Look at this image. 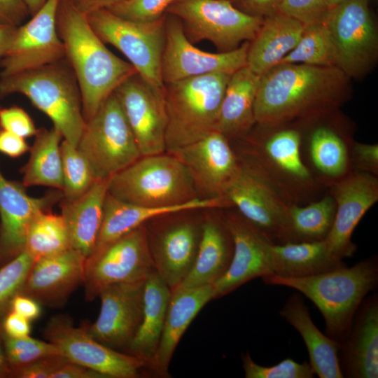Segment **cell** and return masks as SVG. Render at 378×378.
Returning <instances> with one entry per match:
<instances>
[{"mask_svg": "<svg viewBox=\"0 0 378 378\" xmlns=\"http://www.w3.org/2000/svg\"><path fill=\"white\" fill-rule=\"evenodd\" d=\"M249 41L224 52L211 53L193 46L185 35L181 21L166 13L165 43L162 57L164 85L213 73L232 74L246 66Z\"/></svg>", "mask_w": 378, "mask_h": 378, "instance_id": "obj_14", "label": "cell"}, {"mask_svg": "<svg viewBox=\"0 0 378 378\" xmlns=\"http://www.w3.org/2000/svg\"><path fill=\"white\" fill-rule=\"evenodd\" d=\"M41 304L34 299L22 294L17 295L11 304V311L29 321L38 318L41 314Z\"/></svg>", "mask_w": 378, "mask_h": 378, "instance_id": "obj_53", "label": "cell"}, {"mask_svg": "<svg viewBox=\"0 0 378 378\" xmlns=\"http://www.w3.org/2000/svg\"><path fill=\"white\" fill-rule=\"evenodd\" d=\"M11 368L7 361L0 335V378H10Z\"/></svg>", "mask_w": 378, "mask_h": 378, "instance_id": "obj_57", "label": "cell"}, {"mask_svg": "<svg viewBox=\"0 0 378 378\" xmlns=\"http://www.w3.org/2000/svg\"><path fill=\"white\" fill-rule=\"evenodd\" d=\"M175 1V0H174Z\"/></svg>", "mask_w": 378, "mask_h": 378, "instance_id": "obj_60", "label": "cell"}, {"mask_svg": "<svg viewBox=\"0 0 378 378\" xmlns=\"http://www.w3.org/2000/svg\"><path fill=\"white\" fill-rule=\"evenodd\" d=\"M34 262L24 250L0 267V325L11 311L12 302L20 293Z\"/></svg>", "mask_w": 378, "mask_h": 378, "instance_id": "obj_41", "label": "cell"}, {"mask_svg": "<svg viewBox=\"0 0 378 378\" xmlns=\"http://www.w3.org/2000/svg\"><path fill=\"white\" fill-rule=\"evenodd\" d=\"M328 189L335 201L336 212L325 241L331 254L343 260L356 252L357 246L351 239L353 232L363 216L378 201V177L352 170Z\"/></svg>", "mask_w": 378, "mask_h": 378, "instance_id": "obj_21", "label": "cell"}, {"mask_svg": "<svg viewBox=\"0 0 378 378\" xmlns=\"http://www.w3.org/2000/svg\"><path fill=\"white\" fill-rule=\"evenodd\" d=\"M246 378H313L315 372L307 361L297 363L286 358L270 367L255 363L247 352L242 355Z\"/></svg>", "mask_w": 378, "mask_h": 378, "instance_id": "obj_43", "label": "cell"}, {"mask_svg": "<svg viewBox=\"0 0 378 378\" xmlns=\"http://www.w3.org/2000/svg\"><path fill=\"white\" fill-rule=\"evenodd\" d=\"M108 193L125 202L152 207L173 206L198 198L186 168L167 152L141 156L114 174Z\"/></svg>", "mask_w": 378, "mask_h": 378, "instance_id": "obj_7", "label": "cell"}, {"mask_svg": "<svg viewBox=\"0 0 378 378\" xmlns=\"http://www.w3.org/2000/svg\"><path fill=\"white\" fill-rule=\"evenodd\" d=\"M221 217L232 236L234 252L229 269L213 284L215 299L257 277L272 274L273 244L267 237L237 210L228 211Z\"/></svg>", "mask_w": 378, "mask_h": 378, "instance_id": "obj_22", "label": "cell"}, {"mask_svg": "<svg viewBox=\"0 0 378 378\" xmlns=\"http://www.w3.org/2000/svg\"><path fill=\"white\" fill-rule=\"evenodd\" d=\"M260 81L247 66L230 76L216 125L230 141L244 136L256 124L253 108Z\"/></svg>", "mask_w": 378, "mask_h": 378, "instance_id": "obj_33", "label": "cell"}, {"mask_svg": "<svg viewBox=\"0 0 378 378\" xmlns=\"http://www.w3.org/2000/svg\"><path fill=\"white\" fill-rule=\"evenodd\" d=\"M258 125V124H257ZM293 124L258 125L260 131L234 150L239 162L253 172L288 204L304 205L317 200L326 188L303 162L301 132Z\"/></svg>", "mask_w": 378, "mask_h": 378, "instance_id": "obj_3", "label": "cell"}, {"mask_svg": "<svg viewBox=\"0 0 378 378\" xmlns=\"http://www.w3.org/2000/svg\"><path fill=\"white\" fill-rule=\"evenodd\" d=\"M64 200L76 199L84 194L97 181L91 166L77 148L63 139L60 145Z\"/></svg>", "mask_w": 378, "mask_h": 378, "instance_id": "obj_40", "label": "cell"}, {"mask_svg": "<svg viewBox=\"0 0 378 378\" xmlns=\"http://www.w3.org/2000/svg\"><path fill=\"white\" fill-rule=\"evenodd\" d=\"M241 11L254 17L265 18L279 13L283 0H230Z\"/></svg>", "mask_w": 378, "mask_h": 378, "instance_id": "obj_49", "label": "cell"}, {"mask_svg": "<svg viewBox=\"0 0 378 378\" xmlns=\"http://www.w3.org/2000/svg\"><path fill=\"white\" fill-rule=\"evenodd\" d=\"M167 153L185 166L197 193L204 198L224 196L241 169L230 140L217 130Z\"/></svg>", "mask_w": 378, "mask_h": 378, "instance_id": "obj_19", "label": "cell"}, {"mask_svg": "<svg viewBox=\"0 0 378 378\" xmlns=\"http://www.w3.org/2000/svg\"><path fill=\"white\" fill-rule=\"evenodd\" d=\"M145 281L108 285L99 292L101 309L97 320L84 326L100 343L117 351H126L143 317Z\"/></svg>", "mask_w": 378, "mask_h": 378, "instance_id": "obj_20", "label": "cell"}, {"mask_svg": "<svg viewBox=\"0 0 378 378\" xmlns=\"http://www.w3.org/2000/svg\"><path fill=\"white\" fill-rule=\"evenodd\" d=\"M345 375L378 377V298L365 297L357 309L349 332L340 345Z\"/></svg>", "mask_w": 378, "mask_h": 378, "instance_id": "obj_28", "label": "cell"}, {"mask_svg": "<svg viewBox=\"0 0 378 378\" xmlns=\"http://www.w3.org/2000/svg\"><path fill=\"white\" fill-rule=\"evenodd\" d=\"M109 178L97 180L84 194L61 204V216L67 227L71 247L86 258L96 246L101 228Z\"/></svg>", "mask_w": 378, "mask_h": 378, "instance_id": "obj_31", "label": "cell"}, {"mask_svg": "<svg viewBox=\"0 0 378 378\" xmlns=\"http://www.w3.org/2000/svg\"><path fill=\"white\" fill-rule=\"evenodd\" d=\"M30 149L25 138L0 129V153L11 158L22 155Z\"/></svg>", "mask_w": 378, "mask_h": 378, "instance_id": "obj_52", "label": "cell"}, {"mask_svg": "<svg viewBox=\"0 0 378 378\" xmlns=\"http://www.w3.org/2000/svg\"><path fill=\"white\" fill-rule=\"evenodd\" d=\"M293 63L338 67L335 46L324 22L305 26L296 46L279 64Z\"/></svg>", "mask_w": 378, "mask_h": 378, "instance_id": "obj_39", "label": "cell"}, {"mask_svg": "<svg viewBox=\"0 0 378 378\" xmlns=\"http://www.w3.org/2000/svg\"><path fill=\"white\" fill-rule=\"evenodd\" d=\"M335 212V201L328 192L307 204L289 205L288 216L295 243L326 239L332 227Z\"/></svg>", "mask_w": 378, "mask_h": 378, "instance_id": "obj_37", "label": "cell"}, {"mask_svg": "<svg viewBox=\"0 0 378 378\" xmlns=\"http://www.w3.org/2000/svg\"><path fill=\"white\" fill-rule=\"evenodd\" d=\"M69 360L62 354L47 356L11 370L12 378H51Z\"/></svg>", "mask_w": 378, "mask_h": 378, "instance_id": "obj_47", "label": "cell"}, {"mask_svg": "<svg viewBox=\"0 0 378 378\" xmlns=\"http://www.w3.org/2000/svg\"><path fill=\"white\" fill-rule=\"evenodd\" d=\"M142 156L166 152L167 115L164 92L149 85L137 73L113 92Z\"/></svg>", "mask_w": 378, "mask_h": 378, "instance_id": "obj_18", "label": "cell"}, {"mask_svg": "<svg viewBox=\"0 0 378 378\" xmlns=\"http://www.w3.org/2000/svg\"><path fill=\"white\" fill-rule=\"evenodd\" d=\"M30 321L10 311L0 325V332L10 337H23L31 332Z\"/></svg>", "mask_w": 378, "mask_h": 378, "instance_id": "obj_51", "label": "cell"}, {"mask_svg": "<svg viewBox=\"0 0 378 378\" xmlns=\"http://www.w3.org/2000/svg\"><path fill=\"white\" fill-rule=\"evenodd\" d=\"M62 195L31 197L23 184L8 180L0 170V267L24 250L27 231L36 214L47 210Z\"/></svg>", "mask_w": 378, "mask_h": 378, "instance_id": "obj_24", "label": "cell"}, {"mask_svg": "<svg viewBox=\"0 0 378 378\" xmlns=\"http://www.w3.org/2000/svg\"><path fill=\"white\" fill-rule=\"evenodd\" d=\"M59 0H47L25 23L16 29L12 42L0 60V77L37 69L65 59L57 30Z\"/></svg>", "mask_w": 378, "mask_h": 378, "instance_id": "obj_15", "label": "cell"}, {"mask_svg": "<svg viewBox=\"0 0 378 378\" xmlns=\"http://www.w3.org/2000/svg\"><path fill=\"white\" fill-rule=\"evenodd\" d=\"M51 378H106L101 373L68 360Z\"/></svg>", "mask_w": 378, "mask_h": 378, "instance_id": "obj_54", "label": "cell"}, {"mask_svg": "<svg viewBox=\"0 0 378 378\" xmlns=\"http://www.w3.org/2000/svg\"><path fill=\"white\" fill-rule=\"evenodd\" d=\"M224 196L273 244L295 243L288 216L289 205L241 164L239 174Z\"/></svg>", "mask_w": 378, "mask_h": 378, "instance_id": "obj_17", "label": "cell"}, {"mask_svg": "<svg viewBox=\"0 0 378 378\" xmlns=\"http://www.w3.org/2000/svg\"><path fill=\"white\" fill-rule=\"evenodd\" d=\"M352 170H357L378 177V145L354 141L350 152Z\"/></svg>", "mask_w": 378, "mask_h": 378, "instance_id": "obj_48", "label": "cell"}, {"mask_svg": "<svg viewBox=\"0 0 378 378\" xmlns=\"http://www.w3.org/2000/svg\"><path fill=\"white\" fill-rule=\"evenodd\" d=\"M329 9L327 0H283L279 13L307 26L323 23Z\"/></svg>", "mask_w": 378, "mask_h": 378, "instance_id": "obj_45", "label": "cell"}, {"mask_svg": "<svg viewBox=\"0 0 378 378\" xmlns=\"http://www.w3.org/2000/svg\"><path fill=\"white\" fill-rule=\"evenodd\" d=\"M279 314L300 334L315 374L320 378L344 377L339 356L340 345L317 328L298 294L286 300Z\"/></svg>", "mask_w": 378, "mask_h": 378, "instance_id": "obj_32", "label": "cell"}, {"mask_svg": "<svg viewBox=\"0 0 378 378\" xmlns=\"http://www.w3.org/2000/svg\"><path fill=\"white\" fill-rule=\"evenodd\" d=\"M353 139L326 124L314 127L301 136L303 162L316 180L328 188L351 171L350 152Z\"/></svg>", "mask_w": 378, "mask_h": 378, "instance_id": "obj_26", "label": "cell"}, {"mask_svg": "<svg viewBox=\"0 0 378 378\" xmlns=\"http://www.w3.org/2000/svg\"><path fill=\"white\" fill-rule=\"evenodd\" d=\"M171 293L155 270L148 275L144 283L142 321L126 351L146 361L147 368L160 343Z\"/></svg>", "mask_w": 378, "mask_h": 378, "instance_id": "obj_34", "label": "cell"}, {"mask_svg": "<svg viewBox=\"0 0 378 378\" xmlns=\"http://www.w3.org/2000/svg\"><path fill=\"white\" fill-rule=\"evenodd\" d=\"M77 148L97 180L111 178L142 156L114 93L85 122Z\"/></svg>", "mask_w": 378, "mask_h": 378, "instance_id": "obj_9", "label": "cell"}, {"mask_svg": "<svg viewBox=\"0 0 378 378\" xmlns=\"http://www.w3.org/2000/svg\"><path fill=\"white\" fill-rule=\"evenodd\" d=\"M174 0H125L109 8L125 19L148 22L161 18Z\"/></svg>", "mask_w": 378, "mask_h": 378, "instance_id": "obj_44", "label": "cell"}, {"mask_svg": "<svg viewBox=\"0 0 378 378\" xmlns=\"http://www.w3.org/2000/svg\"><path fill=\"white\" fill-rule=\"evenodd\" d=\"M30 148V155L23 168L22 184L25 187L44 186L63 188L60 145L63 139L55 128H41Z\"/></svg>", "mask_w": 378, "mask_h": 378, "instance_id": "obj_36", "label": "cell"}, {"mask_svg": "<svg viewBox=\"0 0 378 378\" xmlns=\"http://www.w3.org/2000/svg\"><path fill=\"white\" fill-rule=\"evenodd\" d=\"M146 224L148 247L156 272L175 289L195 263L202 236V220L178 218Z\"/></svg>", "mask_w": 378, "mask_h": 378, "instance_id": "obj_16", "label": "cell"}, {"mask_svg": "<svg viewBox=\"0 0 378 378\" xmlns=\"http://www.w3.org/2000/svg\"><path fill=\"white\" fill-rule=\"evenodd\" d=\"M17 27L0 22V60L10 47Z\"/></svg>", "mask_w": 378, "mask_h": 378, "instance_id": "obj_56", "label": "cell"}, {"mask_svg": "<svg viewBox=\"0 0 378 378\" xmlns=\"http://www.w3.org/2000/svg\"><path fill=\"white\" fill-rule=\"evenodd\" d=\"M233 252L232 238L222 217L202 220V236L195 263L176 288L214 284L229 269Z\"/></svg>", "mask_w": 378, "mask_h": 378, "instance_id": "obj_30", "label": "cell"}, {"mask_svg": "<svg viewBox=\"0 0 378 378\" xmlns=\"http://www.w3.org/2000/svg\"><path fill=\"white\" fill-rule=\"evenodd\" d=\"M46 340L69 361L87 367L106 378H135L147 368L144 360L121 352L93 338L85 326L74 327L64 315L52 316L44 329Z\"/></svg>", "mask_w": 378, "mask_h": 378, "instance_id": "obj_13", "label": "cell"}, {"mask_svg": "<svg viewBox=\"0 0 378 378\" xmlns=\"http://www.w3.org/2000/svg\"><path fill=\"white\" fill-rule=\"evenodd\" d=\"M56 26L65 59L80 88L85 122L116 88L137 73L134 66L113 54L90 25L86 15L70 0H59Z\"/></svg>", "mask_w": 378, "mask_h": 378, "instance_id": "obj_2", "label": "cell"}, {"mask_svg": "<svg viewBox=\"0 0 378 378\" xmlns=\"http://www.w3.org/2000/svg\"><path fill=\"white\" fill-rule=\"evenodd\" d=\"M47 0H24L29 15H34L46 2Z\"/></svg>", "mask_w": 378, "mask_h": 378, "instance_id": "obj_58", "label": "cell"}, {"mask_svg": "<svg viewBox=\"0 0 378 378\" xmlns=\"http://www.w3.org/2000/svg\"><path fill=\"white\" fill-rule=\"evenodd\" d=\"M29 15L24 0H0V22L18 27Z\"/></svg>", "mask_w": 378, "mask_h": 378, "instance_id": "obj_50", "label": "cell"}, {"mask_svg": "<svg viewBox=\"0 0 378 378\" xmlns=\"http://www.w3.org/2000/svg\"><path fill=\"white\" fill-rule=\"evenodd\" d=\"M333 40L337 66L358 78L372 68L378 55V34L368 0H346L330 8L324 21Z\"/></svg>", "mask_w": 378, "mask_h": 378, "instance_id": "obj_11", "label": "cell"}, {"mask_svg": "<svg viewBox=\"0 0 378 378\" xmlns=\"http://www.w3.org/2000/svg\"><path fill=\"white\" fill-rule=\"evenodd\" d=\"M163 330L149 370L167 377L174 352L186 329L202 307L215 299L213 284L171 290Z\"/></svg>", "mask_w": 378, "mask_h": 378, "instance_id": "obj_27", "label": "cell"}, {"mask_svg": "<svg viewBox=\"0 0 378 378\" xmlns=\"http://www.w3.org/2000/svg\"><path fill=\"white\" fill-rule=\"evenodd\" d=\"M166 13L181 21L190 43L207 40L220 52L234 50L242 41H251L263 21L241 11L230 0H175Z\"/></svg>", "mask_w": 378, "mask_h": 378, "instance_id": "obj_10", "label": "cell"}, {"mask_svg": "<svg viewBox=\"0 0 378 378\" xmlns=\"http://www.w3.org/2000/svg\"><path fill=\"white\" fill-rule=\"evenodd\" d=\"M92 29L106 44L120 50L137 74L153 88L163 92L162 57L165 43L166 13L148 22L121 18L108 9L86 15Z\"/></svg>", "mask_w": 378, "mask_h": 378, "instance_id": "obj_8", "label": "cell"}, {"mask_svg": "<svg viewBox=\"0 0 378 378\" xmlns=\"http://www.w3.org/2000/svg\"><path fill=\"white\" fill-rule=\"evenodd\" d=\"M344 1H346V0H327V2H328V6L330 7L333 6H335L338 4H340Z\"/></svg>", "mask_w": 378, "mask_h": 378, "instance_id": "obj_59", "label": "cell"}, {"mask_svg": "<svg viewBox=\"0 0 378 378\" xmlns=\"http://www.w3.org/2000/svg\"><path fill=\"white\" fill-rule=\"evenodd\" d=\"M7 361L13 369L41 358L61 354L55 345L31 337H10L0 332Z\"/></svg>", "mask_w": 378, "mask_h": 378, "instance_id": "obj_42", "label": "cell"}, {"mask_svg": "<svg viewBox=\"0 0 378 378\" xmlns=\"http://www.w3.org/2000/svg\"><path fill=\"white\" fill-rule=\"evenodd\" d=\"M155 270L144 223L86 258L85 299L94 300L108 285L145 281Z\"/></svg>", "mask_w": 378, "mask_h": 378, "instance_id": "obj_12", "label": "cell"}, {"mask_svg": "<svg viewBox=\"0 0 378 378\" xmlns=\"http://www.w3.org/2000/svg\"><path fill=\"white\" fill-rule=\"evenodd\" d=\"M345 266L342 260L331 254L325 239L272 247V274L280 277H307Z\"/></svg>", "mask_w": 378, "mask_h": 378, "instance_id": "obj_35", "label": "cell"}, {"mask_svg": "<svg viewBox=\"0 0 378 378\" xmlns=\"http://www.w3.org/2000/svg\"><path fill=\"white\" fill-rule=\"evenodd\" d=\"M267 285L293 288L309 298L322 314L326 335L342 344L360 304L378 282L377 258H369L351 267H340L303 278L274 274L262 277Z\"/></svg>", "mask_w": 378, "mask_h": 378, "instance_id": "obj_4", "label": "cell"}, {"mask_svg": "<svg viewBox=\"0 0 378 378\" xmlns=\"http://www.w3.org/2000/svg\"><path fill=\"white\" fill-rule=\"evenodd\" d=\"M86 258L71 248L35 260L20 294L52 307L66 302L85 278Z\"/></svg>", "mask_w": 378, "mask_h": 378, "instance_id": "obj_23", "label": "cell"}, {"mask_svg": "<svg viewBox=\"0 0 378 378\" xmlns=\"http://www.w3.org/2000/svg\"><path fill=\"white\" fill-rule=\"evenodd\" d=\"M349 79L337 66L278 64L260 77L253 108L255 123L299 124L333 113L349 98Z\"/></svg>", "mask_w": 378, "mask_h": 378, "instance_id": "obj_1", "label": "cell"}, {"mask_svg": "<svg viewBox=\"0 0 378 378\" xmlns=\"http://www.w3.org/2000/svg\"><path fill=\"white\" fill-rule=\"evenodd\" d=\"M71 248L69 232L61 215L46 210L36 214L29 225L24 246L34 261Z\"/></svg>", "mask_w": 378, "mask_h": 378, "instance_id": "obj_38", "label": "cell"}, {"mask_svg": "<svg viewBox=\"0 0 378 378\" xmlns=\"http://www.w3.org/2000/svg\"><path fill=\"white\" fill-rule=\"evenodd\" d=\"M232 206V203L225 196L198 197L176 206L152 207L125 202L107 193L104 204L102 225L92 254L102 251L132 230L159 216Z\"/></svg>", "mask_w": 378, "mask_h": 378, "instance_id": "obj_25", "label": "cell"}, {"mask_svg": "<svg viewBox=\"0 0 378 378\" xmlns=\"http://www.w3.org/2000/svg\"><path fill=\"white\" fill-rule=\"evenodd\" d=\"M17 93L49 117L63 139L77 147L85 120L78 83L66 59L1 76L0 97Z\"/></svg>", "mask_w": 378, "mask_h": 378, "instance_id": "obj_5", "label": "cell"}, {"mask_svg": "<svg viewBox=\"0 0 378 378\" xmlns=\"http://www.w3.org/2000/svg\"><path fill=\"white\" fill-rule=\"evenodd\" d=\"M304 27L300 21L281 13L263 18L255 37L249 41L246 66L262 76L296 46Z\"/></svg>", "mask_w": 378, "mask_h": 378, "instance_id": "obj_29", "label": "cell"}, {"mask_svg": "<svg viewBox=\"0 0 378 378\" xmlns=\"http://www.w3.org/2000/svg\"><path fill=\"white\" fill-rule=\"evenodd\" d=\"M0 129L23 138L35 136L38 132L29 114L22 108L0 106Z\"/></svg>", "mask_w": 378, "mask_h": 378, "instance_id": "obj_46", "label": "cell"}, {"mask_svg": "<svg viewBox=\"0 0 378 378\" xmlns=\"http://www.w3.org/2000/svg\"><path fill=\"white\" fill-rule=\"evenodd\" d=\"M124 1L125 0H70L73 6L85 15L100 9H108Z\"/></svg>", "mask_w": 378, "mask_h": 378, "instance_id": "obj_55", "label": "cell"}, {"mask_svg": "<svg viewBox=\"0 0 378 378\" xmlns=\"http://www.w3.org/2000/svg\"><path fill=\"white\" fill-rule=\"evenodd\" d=\"M230 76L213 73L164 85L166 152L192 144L216 130Z\"/></svg>", "mask_w": 378, "mask_h": 378, "instance_id": "obj_6", "label": "cell"}]
</instances>
